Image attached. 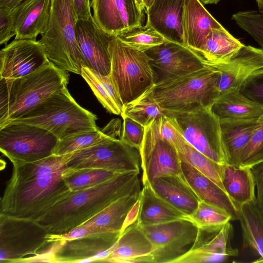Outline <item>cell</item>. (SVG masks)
Listing matches in <instances>:
<instances>
[{"mask_svg":"<svg viewBox=\"0 0 263 263\" xmlns=\"http://www.w3.org/2000/svg\"><path fill=\"white\" fill-rule=\"evenodd\" d=\"M71 153L33 162L13 161L0 202V214L36 221L72 192L64 176Z\"/></svg>","mask_w":263,"mask_h":263,"instance_id":"cell-1","label":"cell"},{"mask_svg":"<svg viewBox=\"0 0 263 263\" xmlns=\"http://www.w3.org/2000/svg\"><path fill=\"white\" fill-rule=\"evenodd\" d=\"M139 174H119L96 186L72 192L36 221L50 235L65 234L118 199L141 190Z\"/></svg>","mask_w":263,"mask_h":263,"instance_id":"cell-2","label":"cell"},{"mask_svg":"<svg viewBox=\"0 0 263 263\" xmlns=\"http://www.w3.org/2000/svg\"><path fill=\"white\" fill-rule=\"evenodd\" d=\"M69 74L52 63L24 77L0 79V127L55 92L67 87Z\"/></svg>","mask_w":263,"mask_h":263,"instance_id":"cell-3","label":"cell"},{"mask_svg":"<svg viewBox=\"0 0 263 263\" xmlns=\"http://www.w3.org/2000/svg\"><path fill=\"white\" fill-rule=\"evenodd\" d=\"M97 120V116L80 106L65 87L4 126L10 123L35 125L47 130L60 140L98 129Z\"/></svg>","mask_w":263,"mask_h":263,"instance_id":"cell-4","label":"cell"},{"mask_svg":"<svg viewBox=\"0 0 263 263\" xmlns=\"http://www.w3.org/2000/svg\"><path fill=\"white\" fill-rule=\"evenodd\" d=\"M219 71L205 66L189 74L154 86L156 102L164 111H190L212 106L220 95Z\"/></svg>","mask_w":263,"mask_h":263,"instance_id":"cell-5","label":"cell"},{"mask_svg":"<svg viewBox=\"0 0 263 263\" xmlns=\"http://www.w3.org/2000/svg\"><path fill=\"white\" fill-rule=\"evenodd\" d=\"M76 23L73 0H51L49 23L39 41L55 66L81 74L85 63L77 40Z\"/></svg>","mask_w":263,"mask_h":263,"instance_id":"cell-6","label":"cell"},{"mask_svg":"<svg viewBox=\"0 0 263 263\" xmlns=\"http://www.w3.org/2000/svg\"><path fill=\"white\" fill-rule=\"evenodd\" d=\"M110 80L123 104L134 100L156 84L150 58L115 36L110 42Z\"/></svg>","mask_w":263,"mask_h":263,"instance_id":"cell-7","label":"cell"},{"mask_svg":"<svg viewBox=\"0 0 263 263\" xmlns=\"http://www.w3.org/2000/svg\"><path fill=\"white\" fill-rule=\"evenodd\" d=\"M211 107L202 106L190 111L164 112L190 144L216 162L227 164L220 119Z\"/></svg>","mask_w":263,"mask_h":263,"instance_id":"cell-8","label":"cell"},{"mask_svg":"<svg viewBox=\"0 0 263 263\" xmlns=\"http://www.w3.org/2000/svg\"><path fill=\"white\" fill-rule=\"evenodd\" d=\"M120 134L107 137L101 142L72 153L67 165L70 169L100 168L121 174L140 172L138 149L124 142Z\"/></svg>","mask_w":263,"mask_h":263,"instance_id":"cell-9","label":"cell"},{"mask_svg":"<svg viewBox=\"0 0 263 263\" xmlns=\"http://www.w3.org/2000/svg\"><path fill=\"white\" fill-rule=\"evenodd\" d=\"M49 235L36 221L0 214V262L20 263L39 254L52 242Z\"/></svg>","mask_w":263,"mask_h":263,"instance_id":"cell-10","label":"cell"},{"mask_svg":"<svg viewBox=\"0 0 263 263\" xmlns=\"http://www.w3.org/2000/svg\"><path fill=\"white\" fill-rule=\"evenodd\" d=\"M59 139L43 128L25 123L0 127V150L11 162H33L53 154Z\"/></svg>","mask_w":263,"mask_h":263,"instance_id":"cell-11","label":"cell"},{"mask_svg":"<svg viewBox=\"0 0 263 263\" xmlns=\"http://www.w3.org/2000/svg\"><path fill=\"white\" fill-rule=\"evenodd\" d=\"M140 227L152 245L147 263H175L191 249L198 232L188 217Z\"/></svg>","mask_w":263,"mask_h":263,"instance_id":"cell-12","label":"cell"},{"mask_svg":"<svg viewBox=\"0 0 263 263\" xmlns=\"http://www.w3.org/2000/svg\"><path fill=\"white\" fill-rule=\"evenodd\" d=\"M157 120L145 127L144 137L139 150L143 184H151L160 177L182 173L178 152L161 135Z\"/></svg>","mask_w":263,"mask_h":263,"instance_id":"cell-13","label":"cell"},{"mask_svg":"<svg viewBox=\"0 0 263 263\" xmlns=\"http://www.w3.org/2000/svg\"><path fill=\"white\" fill-rule=\"evenodd\" d=\"M144 52L150 58L156 83L180 77L205 67L194 51L183 45L167 40Z\"/></svg>","mask_w":263,"mask_h":263,"instance_id":"cell-14","label":"cell"},{"mask_svg":"<svg viewBox=\"0 0 263 263\" xmlns=\"http://www.w3.org/2000/svg\"><path fill=\"white\" fill-rule=\"evenodd\" d=\"M50 62L40 41L14 40L0 51V79L24 77Z\"/></svg>","mask_w":263,"mask_h":263,"instance_id":"cell-15","label":"cell"},{"mask_svg":"<svg viewBox=\"0 0 263 263\" xmlns=\"http://www.w3.org/2000/svg\"><path fill=\"white\" fill-rule=\"evenodd\" d=\"M233 233L230 222L220 227L198 228L192 248L175 263L219 262L238 255L231 242Z\"/></svg>","mask_w":263,"mask_h":263,"instance_id":"cell-16","label":"cell"},{"mask_svg":"<svg viewBox=\"0 0 263 263\" xmlns=\"http://www.w3.org/2000/svg\"><path fill=\"white\" fill-rule=\"evenodd\" d=\"M121 233L103 232L61 240L53 255V262H103Z\"/></svg>","mask_w":263,"mask_h":263,"instance_id":"cell-17","label":"cell"},{"mask_svg":"<svg viewBox=\"0 0 263 263\" xmlns=\"http://www.w3.org/2000/svg\"><path fill=\"white\" fill-rule=\"evenodd\" d=\"M77 40L85 66L104 76L109 74L110 58L108 50L115 37L102 30L92 16L76 21Z\"/></svg>","mask_w":263,"mask_h":263,"instance_id":"cell-18","label":"cell"},{"mask_svg":"<svg viewBox=\"0 0 263 263\" xmlns=\"http://www.w3.org/2000/svg\"><path fill=\"white\" fill-rule=\"evenodd\" d=\"M206 66L219 72L220 93L239 91L243 83L251 74L263 68V49L244 45L228 61Z\"/></svg>","mask_w":263,"mask_h":263,"instance_id":"cell-19","label":"cell"},{"mask_svg":"<svg viewBox=\"0 0 263 263\" xmlns=\"http://www.w3.org/2000/svg\"><path fill=\"white\" fill-rule=\"evenodd\" d=\"M185 0H154L146 10V24L166 40L184 45L182 18Z\"/></svg>","mask_w":263,"mask_h":263,"instance_id":"cell-20","label":"cell"},{"mask_svg":"<svg viewBox=\"0 0 263 263\" xmlns=\"http://www.w3.org/2000/svg\"><path fill=\"white\" fill-rule=\"evenodd\" d=\"M222 27L199 0H185L182 18L185 46L197 51L213 29Z\"/></svg>","mask_w":263,"mask_h":263,"instance_id":"cell-21","label":"cell"},{"mask_svg":"<svg viewBox=\"0 0 263 263\" xmlns=\"http://www.w3.org/2000/svg\"><path fill=\"white\" fill-rule=\"evenodd\" d=\"M180 159L182 174L199 200L226 211L231 216L232 220H238L239 206L213 181Z\"/></svg>","mask_w":263,"mask_h":263,"instance_id":"cell-22","label":"cell"},{"mask_svg":"<svg viewBox=\"0 0 263 263\" xmlns=\"http://www.w3.org/2000/svg\"><path fill=\"white\" fill-rule=\"evenodd\" d=\"M51 0H25L12 11L16 35L14 40H36L47 28Z\"/></svg>","mask_w":263,"mask_h":263,"instance_id":"cell-23","label":"cell"},{"mask_svg":"<svg viewBox=\"0 0 263 263\" xmlns=\"http://www.w3.org/2000/svg\"><path fill=\"white\" fill-rule=\"evenodd\" d=\"M152 245L136 221L121 233L103 262L147 263Z\"/></svg>","mask_w":263,"mask_h":263,"instance_id":"cell-24","label":"cell"},{"mask_svg":"<svg viewBox=\"0 0 263 263\" xmlns=\"http://www.w3.org/2000/svg\"><path fill=\"white\" fill-rule=\"evenodd\" d=\"M162 199L188 217L200 201L182 173L160 177L150 184Z\"/></svg>","mask_w":263,"mask_h":263,"instance_id":"cell-25","label":"cell"},{"mask_svg":"<svg viewBox=\"0 0 263 263\" xmlns=\"http://www.w3.org/2000/svg\"><path fill=\"white\" fill-rule=\"evenodd\" d=\"M141 190L118 199L84 222L88 235L103 232L122 233L128 213L140 197Z\"/></svg>","mask_w":263,"mask_h":263,"instance_id":"cell-26","label":"cell"},{"mask_svg":"<svg viewBox=\"0 0 263 263\" xmlns=\"http://www.w3.org/2000/svg\"><path fill=\"white\" fill-rule=\"evenodd\" d=\"M258 119H220L227 164L238 166L240 156L257 125Z\"/></svg>","mask_w":263,"mask_h":263,"instance_id":"cell-27","label":"cell"},{"mask_svg":"<svg viewBox=\"0 0 263 263\" xmlns=\"http://www.w3.org/2000/svg\"><path fill=\"white\" fill-rule=\"evenodd\" d=\"M220 177L225 191L239 206L257 201L255 180L251 167L222 164Z\"/></svg>","mask_w":263,"mask_h":263,"instance_id":"cell-28","label":"cell"},{"mask_svg":"<svg viewBox=\"0 0 263 263\" xmlns=\"http://www.w3.org/2000/svg\"><path fill=\"white\" fill-rule=\"evenodd\" d=\"M143 184L137 220L140 226L164 223L187 217L160 197L149 183Z\"/></svg>","mask_w":263,"mask_h":263,"instance_id":"cell-29","label":"cell"},{"mask_svg":"<svg viewBox=\"0 0 263 263\" xmlns=\"http://www.w3.org/2000/svg\"><path fill=\"white\" fill-rule=\"evenodd\" d=\"M243 46L222 27L213 29L203 45L195 53L206 66L228 61Z\"/></svg>","mask_w":263,"mask_h":263,"instance_id":"cell-30","label":"cell"},{"mask_svg":"<svg viewBox=\"0 0 263 263\" xmlns=\"http://www.w3.org/2000/svg\"><path fill=\"white\" fill-rule=\"evenodd\" d=\"M242 247L250 248L260 256L255 262H263V211L257 201L239 206V219Z\"/></svg>","mask_w":263,"mask_h":263,"instance_id":"cell-31","label":"cell"},{"mask_svg":"<svg viewBox=\"0 0 263 263\" xmlns=\"http://www.w3.org/2000/svg\"><path fill=\"white\" fill-rule=\"evenodd\" d=\"M213 113L219 119H258L263 109L239 91L220 93L212 106Z\"/></svg>","mask_w":263,"mask_h":263,"instance_id":"cell-32","label":"cell"},{"mask_svg":"<svg viewBox=\"0 0 263 263\" xmlns=\"http://www.w3.org/2000/svg\"><path fill=\"white\" fill-rule=\"evenodd\" d=\"M80 75L87 83L98 101L109 112L121 115L123 104L109 74L102 75L83 65Z\"/></svg>","mask_w":263,"mask_h":263,"instance_id":"cell-33","label":"cell"},{"mask_svg":"<svg viewBox=\"0 0 263 263\" xmlns=\"http://www.w3.org/2000/svg\"><path fill=\"white\" fill-rule=\"evenodd\" d=\"M120 129L121 121L112 119L101 130L98 128L59 140L53 154L65 155L96 145L109 136L121 133Z\"/></svg>","mask_w":263,"mask_h":263,"instance_id":"cell-34","label":"cell"},{"mask_svg":"<svg viewBox=\"0 0 263 263\" xmlns=\"http://www.w3.org/2000/svg\"><path fill=\"white\" fill-rule=\"evenodd\" d=\"M171 143L177 149L180 159L190 164L225 191L221 180L220 164L195 148L179 132Z\"/></svg>","mask_w":263,"mask_h":263,"instance_id":"cell-35","label":"cell"},{"mask_svg":"<svg viewBox=\"0 0 263 263\" xmlns=\"http://www.w3.org/2000/svg\"><path fill=\"white\" fill-rule=\"evenodd\" d=\"M154 86L134 100L123 104L121 115L126 116L144 127L164 116V110L155 99Z\"/></svg>","mask_w":263,"mask_h":263,"instance_id":"cell-36","label":"cell"},{"mask_svg":"<svg viewBox=\"0 0 263 263\" xmlns=\"http://www.w3.org/2000/svg\"><path fill=\"white\" fill-rule=\"evenodd\" d=\"M118 174L100 168H68L64 176V179L69 190L71 192H76L99 185Z\"/></svg>","mask_w":263,"mask_h":263,"instance_id":"cell-37","label":"cell"},{"mask_svg":"<svg viewBox=\"0 0 263 263\" xmlns=\"http://www.w3.org/2000/svg\"><path fill=\"white\" fill-rule=\"evenodd\" d=\"M117 36L128 46L142 51L158 46L166 41L163 36L147 24L134 28Z\"/></svg>","mask_w":263,"mask_h":263,"instance_id":"cell-38","label":"cell"},{"mask_svg":"<svg viewBox=\"0 0 263 263\" xmlns=\"http://www.w3.org/2000/svg\"><path fill=\"white\" fill-rule=\"evenodd\" d=\"M116 0H91L92 17L98 26L105 32L117 36L121 34L117 18Z\"/></svg>","mask_w":263,"mask_h":263,"instance_id":"cell-39","label":"cell"},{"mask_svg":"<svg viewBox=\"0 0 263 263\" xmlns=\"http://www.w3.org/2000/svg\"><path fill=\"white\" fill-rule=\"evenodd\" d=\"M188 217L198 228L220 227L232 220L231 216L226 211L202 201Z\"/></svg>","mask_w":263,"mask_h":263,"instance_id":"cell-40","label":"cell"},{"mask_svg":"<svg viewBox=\"0 0 263 263\" xmlns=\"http://www.w3.org/2000/svg\"><path fill=\"white\" fill-rule=\"evenodd\" d=\"M263 160V115L240 156L238 166L252 167Z\"/></svg>","mask_w":263,"mask_h":263,"instance_id":"cell-41","label":"cell"},{"mask_svg":"<svg viewBox=\"0 0 263 263\" xmlns=\"http://www.w3.org/2000/svg\"><path fill=\"white\" fill-rule=\"evenodd\" d=\"M115 8L121 34L142 25L143 12L140 9L136 0H116Z\"/></svg>","mask_w":263,"mask_h":263,"instance_id":"cell-42","label":"cell"},{"mask_svg":"<svg viewBox=\"0 0 263 263\" xmlns=\"http://www.w3.org/2000/svg\"><path fill=\"white\" fill-rule=\"evenodd\" d=\"M232 19L249 33L263 49V14L257 10L239 11Z\"/></svg>","mask_w":263,"mask_h":263,"instance_id":"cell-43","label":"cell"},{"mask_svg":"<svg viewBox=\"0 0 263 263\" xmlns=\"http://www.w3.org/2000/svg\"><path fill=\"white\" fill-rule=\"evenodd\" d=\"M239 92L263 109V68L251 74L242 84Z\"/></svg>","mask_w":263,"mask_h":263,"instance_id":"cell-44","label":"cell"},{"mask_svg":"<svg viewBox=\"0 0 263 263\" xmlns=\"http://www.w3.org/2000/svg\"><path fill=\"white\" fill-rule=\"evenodd\" d=\"M121 116L123 120L121 139L139 151L144 137L145 127L126 116Z\"/></svg>","mask_w":263,"mask_h":263,"instance_id":"cell-45","label":"cell"},{"mask_svg":"<svg viewBox=\"0 0 263 263\" xmlns=\"http://www.w3.org/2000/svg\"><path fill=\"white\" fill-rule=\"evenodd\" d=\"M15 22L12 12L0 10V45H7L15 36Z\"/></svg>","mask_w":263,"mask_h":263,"instance_id":"cell-46","label":"cell"},{"mask_svg":"<svg viewBox=\"0 0 263 263\" xmlns=\"http://www.w3.org/2000/svg\"><path fill=\"white\" fill-rule=\"evenodd\" d=\"M257 189V203L263 211V160L252 167Z\"/></svg>","mask_w":263,"mask_h":263,"instance_id":"cell-47","label":"cell"},{"mask_svg":"<svg viewBox=\"0 0 263 263\" xmlns=\"http://www.w3.org/2000/svg\"><path fill=\"white\" fill-rule=\"evenodd\" d=\"M76 21L88 20L92 16L90 0H73Z\"/></svg>","mask_w":263,"mask_h":263,"instance_id":"cell-48","label":"cell"},{"mask_svg":"<svg viewBox=\"0 0 263 263\" xmlns=\"http://www.w3.org/2000/svg\"><path fill=\"white\" fill-rule=\"evenodd\" d=\"M140 209V198L131 209L126 217L122 232L128 226L137 220Z\"/></svg>","mask_w":263,"mask_h":263,"instance_id":"cell-49","label":"cell"},{"mask_svg":"<svg viewBox=\"0 0 263 263\" xmlns=\"http://www.w3.org/2000/svg\"><path fill=\"white\" fill-rule=\"evenodd\" d=\"M25 0H0V10L12 12Z\"/></svg>","mask_w":263,"mask_h":263,"instance_id":"cell-50","label":"cell"},{"mask_svg":"<svg viewBox=\"0 0 263 263\" xmlns=\"http://www.w3.org/2000/svg\"><path fill=\"white\" fill-rule=\"evenodd\" d=\"M202 4H217L220 0H199Z\"/></svg>","mask_w":263,"mask_h":263,"instance_id":"cell-51","label":"cell"},{"mask_svg":"<svg viewBox=\"0 0 263 263\" xmlns=\"http://www.w3.org/2000/svg\"><path fill=\"white\" fill-rule=\"evenodd\" d=\"M258 11L263 14V0H256Z\"/></svg>","mask_w":263,"mask_h":263,"instance_id":"cell-52","label":"cell"},{"mask_svg":"<svg viewBox=\"0 0 263 263\" xmlns=\"http://www.w3.org/2000/svg\"><path fill=\"white\" fill-rule=\"evenodd\" d=\"M154 1V0H142L146 11L151 6Z\"/></svg>","mask_w":263,"mask_h":263,"instance_id":"cell-53","label":"cell"},{"mask_svg":"<svg viewBox=\"0 0 263 263\" xmlns=\"http://www.w3.org/2000/svg\"><path fill=\"white\" fill-rule=\"evenodd\" d=\"M138 6H139L140 9L143 12L144 10H146V9L144 6L142 0H136Z\"/></svg>","mask_w":263,"mask_h":263,"instance_id":"cell-54","label":"cell"}]
</instances>
